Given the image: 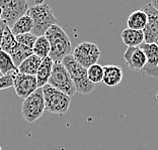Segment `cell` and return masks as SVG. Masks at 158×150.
I'll return each mask as SVG.
<instances>
[{
    "mask_svg": "<svg viewBox=\"0 0 158 150\" xmlns=\"http://www.w3.org/2000/svg\"><path fill=\"white\" fill-rule=\"evenodd\" d=\"M45 37L48 39L50 48L49 56L54 63H61L66 56L71 55V41L66 31L58 24H54L47 30Z\"/></svg>",
    "mask_w": 158,
    "mask_h": 150,
    "instance_id": "obj_1",
    "label": "cell"
},
{
    "mask_svg": "<svg viewBox=\"0 0 158 150\" xmlns=\"http://www.w3.org/2000/svg\"><path fill=\"white\" fill-rule=\"evenodd\" d=\"M42 90L47 111L57 115H63L68 111L71 104V97L53 88L49 84L42 87Z\"/></svg>",
    "mask_w": 158,
    "mask_h": 150,
    "instance_id": "obj_4",
    "label": "cell"
},
{
    "mask_svg": "<svg viewBox=\"0 0 158 150\" xmlns=\"http://www.w3.org/2000/svg\"><path fill=\"white\" fill-rule=\"evenodd\" d=\"M72 56L79 65L88 69L94 63H98L100 56V49L98 45L93 42L83 41L77 44L73 49Z\"/></svg>",
    "mask_w": 158,
    "mask_h": 150,
    "instance_id": "obj_8",
    "label": "cell"
},
{
    "mask_svg": "<svg viewBox=\"0 0 158 150\" xmlns=\"http://www.w3.org/2000/svg\"><path fill=\"white\" fill-rule=\"evenodd\" d=\"M123 80V71L118 66L107 65L103 67L102 83L107 87L118 86Z\"/></svg>",
    "mask_w": 158,
    "mask_h": 150,
    "instance_id": "obj_13",
    "label": "cell"
},
{
    "mask_svg": "<svg viewBox=\"0 0 158 150\" xmlns=\"http://www.w3.org/2000/svg\"><path fill=\"white\" fill-rule=\"evenodd\" d=\"M27 15L34 21V28L31 33L35 37L45 35L47 30L54 24H58V20L54 15V12L49 4L45 2L35 3V5L28 8Z\"/></svg>",
    "mask_w": 158,
    "mask_h": 150,
    "instance_id": "obj_2",
    "label": "cell"
},
{
    "mask_svg": "<svg viewBox=\"0 0 158 150\" xmlns=\"http://www.w3.org/2000/svg\"><path fill=\"white\" fill-rule=\"evenodd\" d=\"M53 66H54V62L50 56H47V58L42 60V63L39 67L37 75H35L39 88L44 87L45 85L48 84L49 79L52 74Z\"/></svg>",
    "mask_w": 158,
    "mask_h": 150,
    "instance_id": "obj_15",
    "label": "cell"
},
{
    "mask_svg": "<svg viewBox=\"0 0 158 150\" xmlns=\"http://www.w3.org/2000/svg\"><path fill=\"white\" fill-rule=\"evenodd\" d=\"M48 84L57 90L63 92L69 97H72L76 93V88L72 79L62 63H54L52 74Z\"/></svg>",
    "mask_w": 158,
    "mask_h": 150,
    "instance_id": "obj_6",
    "label": "cell"
},
{
    "mask_svg": "<svg viewBox=\"0 0 158 150\" xmlns=\"http://www.w3.org/2000/svg\"><path fill=\"white\" fill-rule=\"evenodd\" d=\"M1 76H2V74H1V73H0V77H1Z\"/></svg>",
    "mask_w": 158,
    "mask_h": 150,
    "instance_id": "obj_28",
    "label": "cell"
},
{
    "mask_svg": "<svg viewBox=\"0 0 158 150\" xmlns=\"http://www.w3.org/2000/svg\"><path fill=\"white\" fill-rule=\"evenodd\" d=\"M1 14H2V9H1V7H0V17H1Z\"/></svg>",
    "mask_w": 158,
    "mask_h": 150,
    "instance_id": "obj_27",
    "label": "cell"
},
{
    "mask_svg": "<svg viewBox=\"0 0 158 150\" xmlns=\"http://www.w3.org/2000/svg\"><path fill=\"white\" fill-rule=\"evenodd\" d=\"M121 38L128 48L140 46L144 42V33L143 30H135L127 27L122 31Z\"/></svg>",
    "mask_w": 158,
    "mask_h": 150,
    "instance_id": "obj_16",
    "label": "cell"
},
{
    "mask_svg": "<svg viewBox=\"0 0 158 150\" xmlns=\"http://www.w3.org/2000/svg\"><path fill=\"white\" fill-rule=\"evenodd\" d=\"M147 22H148V16L144 10H136L127 18V27L135 30H143Z\"/></svg>",
    "mask_w": 158,
    "mask_h": 150,
    "instance_id": "obj_17",
    "label": "cell"
},
{
    "mask_svg": "<svg viewBox=\"0 0 158 150\" xmlns=\"http://www.w3.org/2000/svg\"><path fill=\"white\" fill-rule=\"evenodd\" d=\"M15 37H16L17 42H19L20 45L24 46V48H31V49H34L35 42V40H37V38H38V37H35V35L31 33L16 35Z\"/></svg>",
    "mask_w": 158,
    "mask_h": 150,
    "instance_id": "obj_23",
    "label": "cell"
},
{
    "mask_svg": "<svg viewBox=\"0 0 158 150\" xmlns=\"http://www.w3.org/2000/svg\"><path fill=\"white\" fill-rule=\"evenodd\" d=\"M140 48L146 56V65L141 73L152 78H158V45L143 42Z\"/></svg>",
    "mask_w": 158,
    "mask_h": 150,
    "instance_id": "obj_11",
    "label": "cell"
},
{
    "mask_svg": "<svg viewBox=\"0 0 158 150\" xmlns=\"http://www.w3.org/2000/svg\"><path fill=\"white\" fill-rule=\"evenodd\" d=\"M0 7L2 9L0 19L8 27H11L17 19L27 14L30 8L27 0H0Z\"/></svg>",
    "mask_w": 158,
    "mask_h": 150,
    "instance_id": "obj_7",
    "label": "cell"
},
{
    "mask_svg": "<svg viewBox=\"0 0 158 150\" xmlns=\"http://www.w3.org/2000/svg\"><path fill=\"white\" fill-rule=\"evenodd\" d=\"M19 48V44L16 40L15 35L12 33L10 27L6 26L4 31H3V37L1 40V45H0V49L3 52L8 53L9 56H13L17 52Z\"/></svg>",
    "mask_w": 158,
    "mask_h": 150,
    "instance_id": "obj_14",
    "label": "cell"
},
{
    "mask_svg": "<svg viewBox=\"0 0 158 150\" xmlns=\"http://www.w3.org/2000/svg\"><path fill=\"white\" fill-rule=\"evenodd\" d=\"M45 100L42 88H38L31 96L23 100L21 105V116L27 123H34L45 112Z\"/></svg>",
    "mask_w": 158,
    "mask_h": 150,
    "instance_id": "obj_5",
    "label": "cell"
},
{
    "mask_svg": "<svg viewBox=\"0 0 158 150\" xmlns=\"http://www.w3.org/2000/svg\"><path fill=\"white\" fill-rule=\"evenodd\" d=\"M63 66L69 73L76 88V92L82 95H88L95 89V84L91 83L87 77V69L76 62L72 55H68L62 60Z\"/></svg>",
    "mask_w": 158,
    "mask_h": 150,
    "instance_id": "obj_3",
    "label": "cell"
},
{
    "mask_svg": "<svg viewBox=\"0 0 158 150\" xmlns=\"http://www.w3.org/2000/svg\"><path fill=\"white\" fill-rule=\"evenodd\" d=\"M123 58L126 63L132 71L141 72L146 65V56L140 46L127 48Z\"/></svg>",
    "mask_w": 158,
    "mask_h": 150,
    "instance_id": "obj_12",
    "label": "cell"
},
{
    "mask_svg": "<svg viewBox=\"0 0 158 150\" xmlns=\"http://www.w3.org/2000/svg\"><path fill=\"white\" fill-rule=\"evenodd\" d=\"M0 150H1V147H0Z\"/></svg>",
    "mask_w": 158,
    "mask_h": 150,
    "instance_id": "obj_29",
    "label": "cell"
},
{
    "mask_svg": "<svg viewBox=\"0 0 158 150\" xmlns=\"http://www.w3.org/2000/svg\"><path fill=\"white\" fill-rule=\"evenodd\" d=\"M6 23L3 21L2 19H0V45H1V40H2V37H3V31H4L5 27H6Z\"/></svg>",
    "mask_w": 158,
    "mask_h": 150,
    "instance_id": "obj_25",
    "label": "cell"
},
{
    "mask_svg": "<svg viewBox=\"0 0 158 150\" xmlns=\"http://www.w3.org/2000/svg\"><path fill=\"white\" fill-rule=\"evenodd\" d=\"M34 28V21L31 19V17L27 14H24L20 17V18L17 19L15 22H14L13 25L10 27L12 33L15 35H19V34H24V33H30L33 31Z\"/></svg>",
    "mask_w": 158,
    "mask_h": 150,
    "instance_id": "obj_19",
    "label": "cell"
},
{
    "mask_svg": "<svg viewBox=\"0 0 158 150\" xmlns=\"http://www.w3.org/2000/svg\"><path fill=\"white\" fill-rule=\"evenodd\" d=\"M151 5L158 11V0H151Z\"/></svg>",
    "mask_w": 158,
    "mask_h": 150,
    "instance_id": "obj_26",
    "label": "cell"
},
{
    "mask_svg": "<svg viewBox=\"0 0 158 150\" xmlns=\"http://www.w3.org/2000/svg\"><path fill=\"white\" fill-rule=\"evenodd\" d=\"M33 51H34V55L38 56L39 58H41L42 60L47 58V56H49L51 48H50V44L45 35L38 37L37 40L35 42Z\"/></svg>",
    "mask_w": 158,
    "mask_h": 150,
    "instance_id": "obj_21",
    "label": "cell"
},
{
    "mask_svg": "<svg viewBox=\"0 0 158 150\" xmlns=\"http://www.w3.org/2000/svg\"><path fill=\"white\" fill-rule=\"evenodd\" d=\"M13 87L16 95L21 99H26L31 96L39 88L35 76L23 75L17 72L14 76Z\"/></svg>",
    "mask_w": 158,
    "mask_h": 150,
    "instance_id": "obj_10",
    "label": "cell"
},
{
    "mask_svg": "<svg viewBox=\"0 0 158 150\" xmlns=\"http://www.w3.org/2000/svg\"><path fill=\"white\" fill-rule=\"evenodd\" d=\"M88 80L93 84H98L103 79V67L99 63H94L87 69Z\"/></svg>",
    "mask_w": 158,
    "mask_h": 150,
    "instance_id": "obj_22",
    "label": "cell"
},
{
    "mask_svg": "<svg viewBox=\"0 0 158 150\" xmlns=\"http://www.w3.org/2000/svg\"><path fill=\"white\" fill-rule=\"evenodd\" d=\"M142 9L148 16V22L143 29L144 42L158 45V11L151 5V3L144 5Z\"/></svg>",
    "mask_w": 158,
    "mask_h": 150,
    "instance_id": "obj_9",
    "label": "cell"
},
{
    "mask_svg": "<svg viewBox=\"0 0 158 150\" xmlns=\"http://www.w3.org/2000/svg\"><path fill=\"white\" fill-rule=\"evenodd\" d=\"M41 63H42L41 58H39L35 55H31L21 62L20 65L17 67V70H19V73L20 74L35 76Z\"/></svg>",
    "mask_w": 158,
    "mask_h": 150,
    "instance_id": "obj_18",
    "label": "cell"
},
{
    "mask_svg": "<svg viewBox=\"0 0 158 150\" xmlns=\"http://www.w3.org/2000/svg\"><path fill=\"white\" fill-rule=\"evenodd\" d=\"M15 74L5 75V76H3V75H2V76L0 77V91L13 87L14 76H15Z\"/></svg>",
    "mask_w": 158,
    "mask_h": 150,
    "instance_id": "obj_24",
    "label": "cell"
},
{
    "mask_svg": "<svg viewBox=\"0 0 158 150\" xmlns=\"http://www.w3.org/2000/svg\"><path fill=\"white\" fill-rule=\"evenodd\" d=\"M19 72L17 67L14 63L11 56L0 49V73L3 76L5 75H12Z\"/></svg>",
    "mask_w": 158,
    "mask_h": 150,
    "instance_id": "obj_20",
    "label": "cell"
}]
</instances>
